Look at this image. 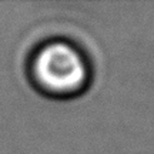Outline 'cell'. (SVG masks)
Masks as SVG:
<instances>
[{
  "label": "cell",
  "instance_id": "obj_1",
  "mask_svg": "<svg viewBox=\"0 0 154 154\" xmlns=\"http://www.w3.org/2000/svg\"><path fill=\"white\" fill-rule=\"evenodd\" d=\"M29 76L38 91L66 99L87 88L91 69L80 47L64 38H53L36 47L29 61Z\"/></svg>",
  "mask_w": 154,
  "mask_h": 154
}]
</instances>
